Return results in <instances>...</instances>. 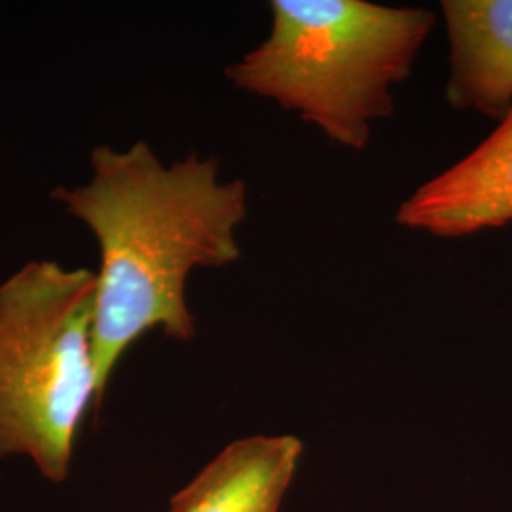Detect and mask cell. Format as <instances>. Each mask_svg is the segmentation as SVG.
I'll return each mask as SVG.
<instances>
[{
	"label": "cell",
	"mask_w": 512,
	"mask_h": 512,
	"mask_svg": "<svg viewBox=\"0 0 512 512\" xmlns=\"http://www.w3.org/2000/svg\"><path fill=\"white\" fill-rule=\"evenodd\" d=\"M93 177L52 198L82 220L99 243L93 313L99 401L126 349L148 330L177 342L196 336L186 281L196 268L236 262L238 232L249 213L241 179L222 183L217 158L196 154L164 165L147 143L92 150Z\"/></svg>",
	"instance_id": "1"
},
{
	"label": "cell",
	"mask_w": 512,
	"mask_h": 512,
	"mask_svg": "<svg viewBox=\"0 0 512 512\" xmlns=\"http://www.w3.org/2000/svg\"><path fill=\"white\" fill-rule=\"evenodd\" d=\"M272 31L226 69L243 92L275 101L332 143L363 150L372 124L393 114L437 18L423 8L365 0H274Z\"/></svg>",
	"instance_id": "2"
},
{
	"label": "cell",
	"mask_w": 512,
	"mask_h": 512,
	"mask_svg": "<svg viewBox=\"0 0 512 512\" xmlns=\"http://www.w3.org/2000/svg\"><path fill=\"white\" fill-rule=\"evenodd\" d=\"M97 274L38 260L0 283V458L21 454L65 480L80 423L99 403Z\"/></svg>",
	"instance_id": "3"
},
{
	"label": "cell",
	"mask_w": 512,
	"mask_h": 512,
	"mask_svg": "<svg viewBox=\"0 0 512 512\" xmlns=\"http://www.w3.org/2000/svg\"><path fill=\"white\" fill-rule=\"evenodd\" d=\"M397 222L437 238H465L512 222V110L478 147L420 186Z\"/></svg>",
	"instance_id": "4"
},
{
	"label": "cell",
	"mask_w": 512,
	"mask_h": 512,
	"mask_svg": "<svg viewBox=\"0 0 512 512\" xmlns=\"http://www.w3.org/2000/svg\"><path fill=\"white\" fill-rule=\"evenodd\" d=\"M440 8L450 38V105L503 120L512 110V0H444Z\"/></svg>",
	"instance_id": "5"
},
{
	"label": "cell",
	"mask_w": 512,
	"mask_h": 512,
	"mask_svg": "<svg viewBox=\"0 0 512 512\" xmlns=\"http://www.w3.org/2000/svg\"><path fill=\"white\" fill-rule=\"evenodd\" d=\"M300 456L293 435L236 440L171 499L169 512H277Z\"/></svg>",
	"instance_id": "6"
}]
</instances>
